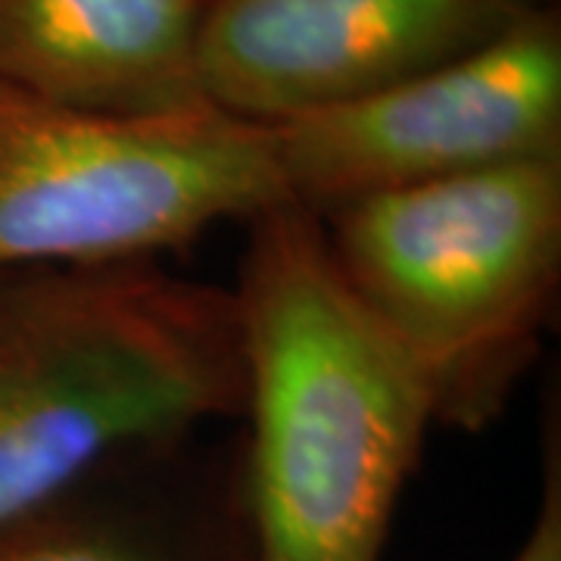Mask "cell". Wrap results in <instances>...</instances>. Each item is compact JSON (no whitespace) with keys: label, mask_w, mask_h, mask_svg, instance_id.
I'll use <instances>...</instances> for the list:
<instances>
[{"label":"cell","mask_w":561,"mask_h":561,"mask_svg":"<svg viewBox=\"0 0 561 561\" xmlns=\"http://www.w3.org/2000/svg\"><path fill=\"white\" fill-rule=\"evenodd\" d=\"M243 508L256 561H381L434 405L297 203L247 221Z\"/></svg>","instance_id":"1"},{"label":"cell","mask_w":561,"mask_h":561,"mask_svg":"<svg viewBox=\"0 0 561 561\" xmlns=\"http://www.w3.org/2000/svg\"><path fill=\"white\" fill-rule=\"evenodd\" d=\"M231 287L165 260L0 268V522L147 443L243 415Z\"/></svg>","instance_id":"2"},{"label":"cell","mask_w":561,"mask_h":561,"mask_svg":"<svg viewBox=\"0 0 561 561\" xmlns=\"http://www.w3.org/2000/svg\"><path fill=\"white\" fill-rule=\"evenodd\" d=\"M346 287L415 365L434 421L481 434L542 350L561 290V157L319 216Z\"/></svg>","instance_id":"3"},{"label":"cell","mask_w":561,"mask_h":561,"mask_svg":"<svg viewBox=\"0 0 561 561\" xmlns=\"http://www.w3.org/2000/svg\"><path fill=\"white\" fill-rule=\"evenodd\" d=\"M290 203L265 125L122 119L0 81V268L165 260Z\"/></svg>","instance_id":"4"},{"label":"cell","mask_w":561,"mask_h":561,"mask_svg":"<svg viewBox=\"0 0 561 561\" xmlns=\"http://www.w3.org/2000/svg\"><path fill=\"white\" fill-rule=\"evenodd\" d=\"M287 201L328 216L353 201L561 157V7L375 98L265 125Z\"/></svg>","instance_id":"5"},{"label":"cell","mask_w":561,"mask_h":561,"mask_svg":"<svg viewBox=\"0 0 561 561\" xmlns=\"http://www.w3.org/2000/svg\"><path fill=\"white\" fill-rule=\"evenodd\" d=\"M534 0H206L197 76L250 125L337 110L505 35Z\"/></svg>","instance_id":"6"},{"label":"cell","mask_w":561,"mask_h":561,"mask_svg":"<svg viewBox=\"0 0 561 561\" xmlns=\"http://www.w3.org/2000/svg\"><path fill=\"white\" fill-rule=\"evenodd\" d=\"M128 449L32 512L0 522V561H256L241 437Z\"/></svg>","instance_id":"7"},{"label":"cell","mask_w":561,"mask_h":561,"mask_svg":"<svg viewBox=\"0 0 561 561\" xmlns=\"http://www.w3.org/2000/svg\"><path fill=\"white\" fill-rule=\"evenodd\" d=\"M203 3L0 0V81L122 119L197 113Z\"/></svg>","instance_id":"8"},{"label":"cell","mask_w":561,"mask_h":561,"mask_svg":"<svg viewBox=\"0 0 561 561\" xmlns=\"http://www.w3.org/2000/svg\"><path fill=\"white\" fill-rule=\"evenodd\" d=\"M559 409L552 405V419L546 421L542 446V483L537 518L512 561H561V431Z\"/></svg>","instance_id":"9"},{"label":"cell","mask_w":561,"mask_h":561,"mask_svg":"<svg viewBox=\"0 0 561 561\" xmlns=\"http://www.w3.org/2000/svg\"><path fill=\"white\" fill-rule=\"evenodd\" d=\"M534 3H552V0H534Z\"/></svg>","instance_id":"10"}]
</instances>
